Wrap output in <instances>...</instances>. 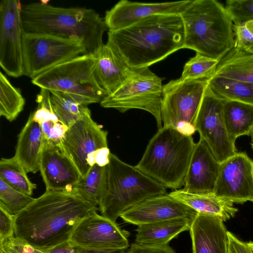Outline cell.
I'll list each match as a JSON object with an SVG mask.
<instances>
[{
  "mask_svg": "<svg viewBox=\"0 0 253 253\" xmlns=\"http://www.w3.org/2000/svg\"><path fill=\"white\" fill-rule=\"evenodd\" d=\"M98 209L71 192L45 191L14 217V236L47 253L70 240L81 220Z\"/></svg>",
  "mask_w": 253,
  "mask_h": 253,
  "instance_id": "cell-1",
  "label": "cell"
},
{
  "mask_svg": "<svg viewBox=\"0 0 253 253\" xmlns=\"http://www.w3.org/2000/svg\"><path fill=\"white\" fill-rule=\"evenodd\" d=\"M184 28L177 14H158L126 28L109 31L106 44L131 68L149 67L184 46Z\"/></svg>",
  "mask_w": 253,
  "mask_h": 253,
  "instance_id": "cell-2",
  "label": "cell"
},
{
  "mask_svg": "<svg viewBox=\"0 0 253 253\" xmlns=\"http://www.w3.org/2000/svg\"><path fill=\"white\" fill-rule=\"evenodd\" d=\"M21 17L24 33L79 40L87 54L93 55L104 44L103 36L108 30L104 19L92 9L57 7L44 1L22 5Z\"/></svg>",
  "mask_w": 253,
  "mask_h": 253,
  "instance_id": "cell-3",
  "label": "cell"
},
{
  "mask_svg": "<svg viewBox=\"0 0 253 253\" xmlns=\"http://www.w3.org/2000/svg\"><path fill=\"white\" fill-rule=\"evenodd\" d=\"M184 28V48L220 60L235 47L233 22L215 0H194L180 13Z\"/></svg>",
  "mask_w": 253,
  "mask_h": 253,
  "instance_id": "cell-4",
  "label": "cell"
},
{
  "mask_svg": "<svg viewBox=\"0 0 253 253\" xmlns=\"http://www.w3.org/2000/svg\"><path fill=\"white\" fill-rule=\"evenodd\" d=\"M98 209L101 215L116 222L125 211L144 200L167 193L166 187L135 166L110 153Z\"/></svg>",
  "mask_w": 253,
  "mask_h": 253,
  "instance_id": "cell-5",
  "label": "cell"
},
{
  "mask_svg": "<svg viewBox=\"0 0 253 253\" xmlns=\"http://www.w3.org/2000/svg\"><path fill=\"white\" fill-rule=\"evenodd\" d=\"M195 145L192 136L163 126L135 166L166 188L179 189L184 186Z\"/></svg>",
  "mask_w": 253,
  "mask_h": 253,
  "instance_id": "cell-6",
  "label": "cell"
},
{
  "mask_svg": "<svg viewBox=\"0 0 253 253\" xmlns=\"http://www.w3.org/2000/svg\"><path fill=\"white\" fill-rule=\"evenodd\" d=\"M95 58L85 54L58 64L32 79L41 89L64 93L87 106L106 96L94 74Z\"/></svg>",
  "mask_w": 253,
  "mask_h": 253,
  "instance_id": "cell-7",
  "label": "cell"
},
{
  "mask_svg": "<svg viewBox=\"0 0 253 253\" xmlns=\"http://www.w3.org/2000/svg\"><path fill=\"white\" fill-rule=\"evenodd\" d=\"M208 86L207 79L180 78L163 85L161 115L164 126L192 136L196 118Z\"/></svg>",
  "mask_w": 253,
  "mask_h": 253,
  "instance_id": "cell-8",
  "label": "cell"
},
{
  "mask_svg": "<svg viewBox=\"0 0 253 253\" xmlns=\"http://www.w3.org/2000/svg\"><path fill=\"white\" fill-rule=\"evenodd\" d=\"M162 80L149 67L132 68L124 83L101 101L104 108H114L122 113L132 109L146 111L155 118L158 129L162 127L161 106Z\"/></svg>",
  "mask_w": 253,
  "mask_h": 253,
  "instance_id": "cell-9",
  "label": "cell"
},
{
  "mask_svg": "<svg viewBox=\"0 0 253 253\" xmlns=\"http://www.w3.org/2000/svg\"><path fill=\"white\" fill-rule=\"evenodd\" d=\"M85 54V48L79 40L24 33L23 75L32 79L58 64Z\"/></svg>",
  "mask_w": 253,
  "mask_h": 253,
  "instance_id": "cell-10",
  "label": "cell"
},
{
  "mask_svg": "<svg viewBox=\"0 0 253 253\" xmlns=\"http://www.w3.org/2000/svg\"><path fill=\"white\" fill-rule=\"evenodd\" d=\"M107 132L95 122L90 111L69 127L62 141V148L84 177L95 164L97 155L108 147Z\"/></svg>",
  "mask_w": 253,
  "mask_h": 253,
  "instance_id": "cell-11",
  "label": "cell"
},
{
  "mask_svg": "<svg viewBox=\"0 0 253 253\" xmlns=\"http://www.w3.org/2000/svg\"><path fill=\"white\" fill-rule=\"evenodd\" d=\"M225 100L216 96L209 88L205 92L195 122V128L217 161L221 163L237 153L224 121Z\"/></svg>",
  "mask_w": 253,
  "mask_h": 253,
  "instance_id": "cell-12",
  "label": "cell"
},
{
  "mask_svg": "<svg viewBox=\"0 0 253 253\" xmlns=\"http://www.w3.org/2000/svg\"><path fill=\"white\" fill-rule=\"evenodd\" d=\"M19 0L0 2V65L8 76L23 75V35Z\"/></svg>",
  "mask_w": 253,
  "mask_h": 253,
  "instance_id": "cell-13",
  "label": "cell"
},
{
  "mask_svg": "<svg viewBox=\"0 0 253 253\" xmlns=\"http://www.w3.org/2000/svg\"><path fill=\"white\" fill-rule=\"evenodd\" d=\"M214 194L233 203L253 202V161L246 153L220 163Z\"/></svg>",
  "mask_w": 253,
  "mask_h": 253,
  "instance_id": "cell-14",
  "label": "cell"
},
{
  "mask_svg": "<svg viewBox=\"0 0 253 253\" xmlns=\"http://www.w3.org/2000/svg\"><path fill=\"white\" fill-rule=\"evenodd\" d=\"M90 212L78 223L70 241L75 245L88 248L123 249L129 247V232L96 212Z\"/></svg>",
  "mask_w": 253,
  "mask_h": 253,
  "instance_id": "cell-15",
  "label": "cell"
},
{
  "mask_svg": "<svg viewBox=\"0 0 253 253\" xmlns=\"http://www.w3.org/2000/svg\"><path fill=\"white\" fill-rule=\"evenodd\" d=\"M197 212L165 194L148 198L124 211L120 217L137 226L178 218L192 219Z\"/></svg>",
  "mask_w": 253,
  "mask_h": 253,
  "instance_id": "cell-16",
  "label": "cell"
},
{
  "mask_svg": "<svg viewBox=\"0 0 253 253\" xmlns=\"http://www.w3.org/2000/svg\"><path fill=\"white\" fill-rule=\"evenodd\" d=\"M40 171L46 191L70 192L72 187L82 178L78 169L62 148L44 139Z\"/></svg>",
  "mask_w": 253,
  "mask_h": 253,
  "instance_id": "cell-17",
  "label": "cell"
},
{
  "mask_svg": "<svg viewBox=\"0 0 253 253\" xmlns=\"http://www.w3.org/2000/svg\"><path fill=\"white\" fill-rule=\"evenodd\" d=\"M191 0L146 3L121 0L105 13L104 18L109 31L120 30L154 14H180Z\"/></svg>",
  "mask_w": 253,
  "mask_h": 253,
  "instance_id": "cell-18",
  "label": "cell"
},
{
  "mask_svg": "<svg viewBox=\"0 0 253 253\" xmlns=\"http://www.w3.org/2000/svg\"><path fill=\"white\" fill-rule=\"evenodd\" d=\"M220 166L207 143L200 138L196 143L182 189L194 194H214Z\"/></svg>",
  "mask_w": 253,
  "mask_h": 253,
  "instance_id": "cell-19",
  "label": "cell"
},
{
  "mask_svg": "<svg viewBox=\"0 0 253 253\" xmlns=\"http://www.w3.org/2000/svg\"><path fill=\"white\" fill-rule=\"evenodd\" d=\"M223 222L218 216L197 212L189 228L192 253H229Z\"/></svg>",
  "mask_w": 253,
  "mask_h": 253,
  "instance_id": "cell-20",
  "label": "cell"
},
{
  "mask_svg": "<svg viewBox=\"0 0 253 253\" xmlns=\"http://www.w3.org/2000/svg\"><path fill=\"white\" fill-rule=\"evenodd\" d=\"M94 56L96 79L106 96L110 95L126 80L132 68L107 44H104Z\"/></svg>",
  "mask_w": 253,
  "mask_h": 253,
  "instance_id": "cell-21",
  "label": "cell"
},
{
  "mask_svg": "<svg viewBox=\"0 0 253 253\" xmlns=\"http://www.w3.org/2000/svg\"><path fill=\"white\" fill-rule=\"evenodd\" d=\"M43 140L41 126L33 119L31 113L18 135L14 156L27 173H35L40 170V160Z\"/></svg>",
  "mask_w": 253,
  "mask_h": 253,
  "instance_id": "cell-22",
  "label": "cell"
},
{
  "mask_svg": "<svg viewBox=\"0 0 253 253\" xmlns=\"http://www.w3.org/2000/svg\"><path fill=\"white\" fill-rule=\"evenodd\" d=\"M169 194L197 212L218 216L223 221L234 217L238 211L233 203L214 194H194L182 189L174 190Z\"/></svg>",
  "mask_w": 253,
  "mask_h": 253,
  "instance_id": "cell-23",
  "label": "cell"
},
{
  "mask_svg": "<svg viewBox=\"0 0 253 253\" xmlns=\"http://www.w3.org/2000/svg\"><path fill=\"white\" fill-rule=\"evenodd\" d=\"M191 220L178 218L138 226L134 242L147 245H169L180 233L189 230Z\"/></svg>",
  "mask_w": 253,
  "mask_h": 253,
  "instance_id": "cell-24",
  "label": "cell"
},
{
  "mask_svg": "<svg viewBox=\"0 0 253 253\" xmlns=\"http://www.w3.org/2000/svg\"><path fill=\"white\" fill-rule=\"evenodd\" d=\"M36 101L38 103L37 108L31 114L33 119L40 126L43 139L62 147V141L68 127L60 121L54 111L50 92L41 89Z\"/></svg>",
  "mask_w": 253,
  "mask_h": 253,
  "instance_id": "cell-25",
  "label": "cell"
},
{
  "mask_svg": "<svg viewBox=\"0 0 253 253\" xmlns=\"http://www.w3.org/2000/svg\"><path fill=\"white\" fill-rule=\"evenodd\" d=\"M212 77L253 84V53L234 47L219 60Z\"/></svg>",
  "mask_w": 253,
  "mask_h": 253,
  "instance_id": "cell-26",
  "label": "cell"
},
{
  "mask_svg": "<svg viewBox=\"0 0 253 253\" xmlns=\"http://www.w3.org/2000/svg\"><path fill=\"white\" fill-rule=\"evenodd\" d=\"M223 115L226 127L231 140L242 135H250L253 131V105L233 100H225Z\"/></svg>",
  "mask_w": 253,
  "mask_h": 253,
  "instance_id": "cell-27",
  "label": "cell"
},
{
  "mask_svg": "<svg viewBox=\"0 0 253 253\" xmlns=\"http://www.w3.org/2000/svg\"><path fill=\"white\" fill-rule=\"evenodd\" d=\"M208 86L216 96L225 100L253 105V84L211 77L208 80Z\"/></svg>",
  "mask_w": 253,
  "mask_h": 253,
  "instance_id": "cell-28",
  "label": "cell"
},
{
  "mask_svg": "<svg viewBox=\"0 0 253 253\" xmlns=\"http://www.w3.org/2000/svg\"><path fill=\"white\" fill-rule=\"evenodd\" d=\"M105 173V166L95 164L86 175L72 188L71 192L86 202L98 207L99 206Z\"/></svg>",
  "mask_w": 253,
  "mask_h": 253,
  "instance_id": "cell-29",
  "label": "cell"
},
{
  "mask_svg": "<svg viewBox=\"0 0 253 253\" xmlns=\"http://www.w3.org/2000/svg\"><path fill=\"white\" fill-rule=\"evenodd\" d=\"M27 173L14 157L1 159L0 179L15 190L32 196L37 186L30 180Z\"/></svg>",
  "mask_w": 253,
  "mask_h": 253,
  "instance_id": "cell-30",
  "label": "cell"
},
{
  "mask_svg": "<svg viewBox=\"0 0 253 253\" xmlns=\"http://www.w3.org/2000/svg\"><path fill=\"white\" fill-rule=\"evenodd\" d=\"M25 100L20 90L0 73V116L9 122L14 120L23 110Z\"/></svg>",
  "mask_w": 253,
  "mask_h": 253,
  "instance_id": "cell-31",
  "label": "cell"
},
{
  "mask_svg": "<svg viewBox=\"0 0 253 253\" xmlns=\"http://www.w3.org/2000/svg\"><path fill=\"white\" fill-rule=\"evenodd\" d=\"M51 102L60 121L68 128L90 111L87 106L58 92H50Z\"/></svg>",
  "mask_w": 253,
  "mask_h": 253,
  "instance_id": "cell-32",
  "label": "cell"
},
{
  "mask_svg": "<svg viewBox=\"0 0 253 253\" xmlns=\"http://www.w3.org/2000/svg\"><path fill=\"white\" fill-rule=\"evenodd\" d=\"M31 196L13 188L0 179V208L14 217L34 200Z\"/></svg>",
  "mask_w": 253,
  "mask_h": 253,
  "instance_id": "cell-33",
  "label": "cell"
},
{
  "mask_svg": "<svg viewBox=\"0 0 253 253\" xmlns=\"http://www.w3.org/2000/svg\"><path fill=\"white\" fill-rule=\"evenodd\" d=\"M219 61L196 53L185 64L180 78L208 80L213 75Z\"/></svg>",
  "mask_w": 253,
  "mask_h": 253,
  "instance_id": "cell-34",
  "label": "cell"
},
{
  "mask_svg": "<svg viewBox=\"0 0 253 253\" xmlns=\"http://www.w3.org/2000/svg\"><path fill=\"white\" fill-rule=\"evenodd\" d=\"M225 8L234 25L253 20V0H228Z\"/></svg>",
  "mask_w": 253,
  "mask_h": 253,
  "instance_id": "cell-35",
  "label": "cell"
},
{
  "mask_svg": "<svg viewBox=\"0 0 253 253\" xmlns=\"http://www.w3.org/2000/svg\"><path fill=\"white\" fill-rule=\"evenodd\" d=\"M1 253H47L16 238L14 234L0 243Z\"/></svg>",
  "mask_w": 253,
  "mask_h": 253,
  "instance_id": "cell-36",
  "label": "cell"
},
{
  "mask_svg": "<svg viewBox=\"0 0 253 253\" xmlns=\"http://www.w3.org/2000/svg\"><path fill=\"white\" fill-rule=\"evenodd\" d=\"M235 47L244 49L253 44V20L233 26Z\"/></svg>",
  "mask_w": 253,
  "mask_h": 253,
  "instance_id": "cell-37",
  "label": "cell"
},
{
  "mask_svg": "<svg viewBox=\"0 0 253 253\" xmlns=\"http://www.w3.org/2000/svg\"><path fill=\"white\" fill-rule=\"evenodd\" d=\"M126 253H175L169 245L162 246L147 245L133 243Z\"/></svg>",
  "mask_w": 253,
  "mask_h": 253,
  "instance_id": "cell-38",
  "label": "cell"
},
{
  "mask_svg": "<svg viewBox=\"0 0 253 253\" xmlns=\"http://www.w3.org/2000/svg\"><path fill=\"white\" fill-rule=\"evenodd\" d=\"M14 234V217L0 208V243Z\"/></svg>",
  "mask_w": 253,
  "mask_h": 253,
  "instance_id": "cell-39",
  "label": "cell"
},
{
  "mask_svg": "<svg viewBox=\"0 0 253 253\" xmlns=\"http://www.w3.org/2000/svg\"><path fill=\"white\" fill-rule=\"evenodd\" d=\"M229 253H253L248 242L238 238L232 232H227Z\"/></svg>",
  "mask_w": 253,
  "mask_h": 253,
  "instance_id": "cell-40",
  "label": "cell"
},
{
  "mask_svg": "<svg viewBox=\"0 0 253 253\" xmlns=\"http://www.w3.org/2000/svg\"><path fill=\"white\" fill-rule=\"evenodd\" d=\"M126 250L123 249L88 248L76 246V253H126Z\"/></svg>",
  "mask_w": 253,
  "mask_h": 253,
  "instance_id": "cell-41",
  "label": "cell"
},
{
  "mask_svg": "<svg viewBox=\"0 0 253 253\" xmlns=\"http://www.w3.org/2000/svg\"><path fill=\"white\" fill-rule=\"evenodd\" d=\"M47 253H76V246L69 240L52 248Z\"/></svg>",
  "mask_w": 253,
  "mask_h": 253,
  "instance_id": "cell-42",
  "label": "cell"
},
{
  "mask_svg": "<svg viewBox=\"0 0 253 253\" xmlns=\"http://www.w3.org/2000/svg\"><path fill=\"white\" fill-rule=\"evenodd\" d=\"M245 50H246L249 52L253 53V44H252L251 45H250V46H249L248 48H247Z\"/></svg>",
  "mask_w": 253,
  "mask_h": 253,
  "instance_id": "cell-43",
  "label": "cell"
},
{
  "mask_svg": "<svg viewBox=\"0 0 253 253\" xmlns=\"http://www.w3.org/2000/svg\"><path fill=\"white\" fill-rule=\"evenodd\" d=\"M248 244L253 252V241H251L248 242Z\"/></svg>",
  "mask_w": 253,
  "mask_h": 253,
  "instance_id": "cell-44",
  "label": "cell"
},
{
  "mask_svg": "<svg viewBox=\"0 0 253 253\" xmlns=\"http://www.w3.org/2000/svg\"><path fill=\"white\" fill-rule=\"evenodd\" d=\"M251 146H252V149L253 150V143H251Z\"/></svg>",
  "mask_w": 253,
  "mask_h": 253,
  "instance_id": "cell-45",
  "label": "cell"
},
{
  "mask_svg": "<svg viewBox=\"0 0 253 253\" xmlns=\"http://www.w3.org/2000/svg\"><path fill=\"white\" fill-rule=\"evenodd\" d=\"M0 253H1V252H0Z\"/></svg>",
  "mask_w": 253,
  "mask_h": 253,
  "instance_id": "cell-46",
  "label": "cell"
}]
</instances>
